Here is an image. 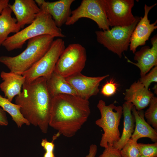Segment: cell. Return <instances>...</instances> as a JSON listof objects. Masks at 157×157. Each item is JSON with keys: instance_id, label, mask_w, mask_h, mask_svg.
Wrapping results in <instances>:
<instances>
[{"instance_id": "6da1fadb", "label": "cell", "mask_w": 157, "mask_h": 157, "mask_svg": "<svg viewBox=\"0 0 157 157\" xmlns=\"http://www.w3.org/2000/svg\"><path fill=\"white\" fill-rule=\"evenodd\" d=\"M46 82L47 78L43 77L31 82L25 81L22 91L15 98V104L20 106L24 118L44 133L48 130L53 98Z\"/></svg>"}, {"instance_id": "7a4b0ae2", "label": "cell", "mask_w": 157, "mask_h": 157, "mask_svg": "<svg viewBox=\"0 0 157 157\" xmlns=\"http://www.w3.org/2000/svg\"><path fill=\"white\" fill-rule=\"evenodd\" d=\"M88 100L77 95L62 94L53 98L49 126L58 136H74L87 121L91 113Z\"/></svg>"}, {"instance_id": "3957f363", "label": "cell", "mask_w": 157, "mask_h": 157, "mask_svg": "<svg viewBox=\"0 0 157 157\" xmlns=\"http://www.w3.org/2000/svg\"><path fill=\"white\" fill-rule=\"evenodd\" d=\"M44 35L62 38L66 36L60 28L55 24L51 16L41 9L34 20L24 29L8 36L2 46L8 51L22 48L27 41L33 38Z\"/></svg>"}, {"instance_id": "277c9868", "label": "cell", "mask_w": 157, "mask_h": 157, "mask_svg": "<svg viewBox=\"0 0 157 157\" xmlns=\"http://www.w3.org/2000/svg\"><path fill=\"white\" fill-rule=\"evenodd\" d=\"M55 37L49 35L38 36L28 40L26 48L13 57L0 56V63L10 72L22 75L41 58L49 49Z\"/></svg>"}, {"instance_id": "5b68a950", "label": "cell", "mask_w": 157, "mask_h": 157, "mask_svg": "<svg viewBox=\"0 0 157 157\" xmlns=\"http://www.w3.org/2000/svg\"><path fill=\"white\" fill-rule=\"evenodd\" d=\"M97 106L101 116L95 123L104 131L100 145L105 148L108 145L113 146L120 138L119 127L122 114V107L114 104L106 105L105 102L101 99L99 101Z\"/></svg>"}, {"instance_id": "8992f818", "label": "cell", "mask_w": 157, "mask_h": 157, "mask_svg": "<svg viewBox=\"0 0 157 157\" xmlns=\"http://www.w3.org/2000/svg\"><path fill=\"white\" fill-rule=\"evenodd\" d=\"M140 17H137L135 22L128 26H116L106 30L95 32L97 41L120 58L127 51L132 34Z\"/></svg>"}, {"instance_id": "52a82bcc", "label": "cell", "mask_w": 157, "mask_h": 157, "mask_svg": "<svg viewBox=\"0 0 157 157\" xmlns=\"http://www.w3.org/2000/svg\"><path fill=\"white\" fill-rule=\"evenodd\" d=\"M86 60V50L84 47L77 43L69 44L60 56L53 72L66 78L81 72Z\"/></svg>"}, {"instance_id": "ba28073f", "label": "cell", "mask_w": 157, "mask_h": 157, "mask_svg": "<svg viewBox=\"0 0 157 157\" xmlns=\"http://www.w3.org/2000/svg\"><path fill=\"white\" fill-rule=\"evenodd\" d=\"M65 48V43L62 38L54 40L44 55L22 74L25 78V82H31L41 77L47 79L49 77L53 72L57 62Z\"/></svg>"}, {"instance_id": "9c48e42d", "label": "cell", "mask_w": 157, "mask_h": 157, "mask_svg": "<svg viewBox=\"0 0 157 157\" xmlns=\"http://www.w3.org/2000/svg\"><path fill=\"white\" fill-rule=\"evenodd\" d=\"M85 18L94 21L102 30L110 29L102 0H83L80 5L71 12L65 24L73 25L80 19Z\"/></svg>"}, {"instance_id": "30bf717a", "label": "cell", "mask_w": 157, "mask_h": 157, "mask_svg": "<svg viewBox=\"0 0 157 157\" xmlns=\"http://www.w3.org/2000/svg\"><path fill=\"white\" fill-rule=\"evenodd\" d=\"M110 26H128L135 21L137 16L132 12L133 0H102Z\"/></svg>"}, {"instance_id": "8fae6325", "label": "cell", "mask_w": 157, "mask_h": 157, "mask_svg": "<svg viewBox=\"0 0 157 157\" xmlns=\"http://www.w3.org/2000/svg\"><path fill=\"white\" fill-rule=\"evenodd\" d=\"M109 76V75L107 74L102 76L90 77L80 72L65 78L76 92L78 96L83 99L88 100L91 97L98 93L100 83Z\"/></svg>"}, {"instance_id": "7c38bea8", "label": "cell", "mask_w": 157, "mask_h": 157, "mask_svg": "<svg viewBox=\"0 0 157 157\" xmlns=\"http://www.w3.org/2000/svg\"><path fill=\"white\" fill-rule=\"evenodd\" d=\"M156 4V3L151 6L144 5V15L140 17L130 38V49L133 53L136 51L138 47L145 44L152 33L157 28V20L150 24V21L148 18L149 12Z\"/></svg>"}, {"instance_id": "4fadbf2b", "label": "cell", "mask_w": 157, "mask_h": 157, "mask_svg": "<svg viewBox=\"0 0 157 157\" xmlns=\"http://www.w3.org/2000/svg\"><path fill=\"white\" fill-rule=\"evenodd\" d=\"M151 47L145 46L134 53V59L136 63L128 62L138 67L140 71L141 77L145 76L154 67L157 66V36H154L151 39Z\"/></svg>"}, {"instance_id": "5bb4252c", "label": "cell", "mask_w": 157, "mask_h": 157, "mask_svg": "<svg viewBox=\"0 0 157 157\" xmlns=\"http://www.w3.org/2000/svg\"><path fill=\"white\" fill-rule=\"evenodd\" d=\"M41 8L51 17L56 26L60 28L65 24L71 15V6L74 0H60L49 2L44 0H35Z\"/></svg>"}, {"instance_id": "9a60e30c", "label": "cell", "mask_w": 157, "mask_h": 157, "mask_svg": "<svg viewBox=\"0 0 157 157\" xmlns=\"http://www.w3.org/2000/svg\"><path fill=\"white\" fill-rule=\"evenodd\" d=\"M8 6L14 13L21 28L31 24L41 10L34 0H15L12 4H9Z\"/></svg>"}, {"instance_id": "2e32d148", "label": "cell", "mask_w": 157, "mask_h": 157, "mask_svg": "<svg viewBox=\"0 0 157 157\" xmlns=\"http://www.w3.org/2000/svg\"><path fill=\"white\" fill-rule=\"evenodd\" d=\"M154 97V94L138 80L126 90L124 99L132 104L136 109L139 111L148 106Z\"/></svg>"}, {"instance_id": "e0dca14e", "label": "cell", "mask_w": 157, "mask_h": 157, "mask_svg": "<svg viewBox=\"0 0 157 157\" xmlns=\"http://www.w3.org/2000/svg\"><path fill=\"white\" fill-rule=\"evenodd\" d=\"M0 76L3 81L0 84L1 90L5 97L12 102L15 96L21 93V88L25 81V78L22 75L3 71L1 72Z\"/></svg>"}, {"instance_id": "ac0fdd59", "label": "cell", "mask_w": 157, "mask_h": 157, "mask_svg": "<svg viewBox=\"0 0 157 157\" xmlns=\"http://www.w3.org/2000/svg\"><path fill=\"white\" fill-rule=\"evenodd\" d=\"M131 112L135 119V127L131 138L138 140L141 138H147L154 142H157V130L145 121L143 110H138L133 106Z\"/></svg>"}, {"instance_id": "d6986e66", "label": "cell", "mask_w": 157, "mask_h": 157, "mask_svg": "<svg viewBox=\"0 0 157 157\" xmlns=\"http://www.w3.org/2000/svg\"><path fill=\"white\" fill-rule=\"evenodd\" d=\"M133 106L131 103L125 102L122 105L124 125L122 135L119 140L115 143L113 146L120 151L126 142L131 138L135 127V119L131 109Z\"/></svg>"}, {"instance_id": "ffe728a7", "label": "cell", "mask_w": 157, "mask_h": 157, "mask_svg": "<svg viewBox=\"0 0 157 157\" xmlns=\"http://www.w3.org/2000/svg\"><path fill=\"white\" fill-rule=\"evenodd\" d=\"M46 83L48 90L53 98L62 94L77 96L76 92L65 78L54 72L47 79Z\"/></svg>"}, {"instance_id": "44dd1931", "label": "cell", "mask_w": 157, "mask_h": 157, "mask_svg": "<svg viewBox=\"0 0 157 157\" xmlns=\"http://www.w3.org/2000/svg\"><path fill=\"white\" fill-rule=\"evenodd\" d=\"M12 13L8 6L0 14V47L10 33H15L20 30L16 19L12 16Z\"/></svg>"}, {"instance_id": "7402d4cb", "label": "cell", "mask_w": 157, "mask_h": 157, "mask_svg": "<svg viewBox=\"0 0 157 157\" xmlns=\"http://www.w3.org/2000/svg\"><path fill=\"white\" fill-rule=\"evenodd\" d=\"M0 107L11 116L18 128H21L24 124L28 126L30 125L22 115L20 106L12 103L0 94Z\"/></svg>"}, {"instance_id": "603a6c76", "label": "cell", "mask_w": 157, "mask_h": 157, "mask_svg": "<svg viewBox=\"0 0 157 157\" xmlns=\"http://www.w3.org/2000/svg\"><path fill=\"white\" fill-rule=\"evenodd\" d=\"M147 122L157 130V98L154 97L151 99L149 107L144 113Z\"/></svg>"}, {"instance_id": "cb8c5ba5", "label": "cell", "mask_w": 157, "mask_h": 157, "mask_svg": "<svg viewBox=\"0 0 157 157\" xmlns=\"http://www.w3.org/2000/svg\"><path fill=\"white\" fill-rule=\"evenodd\" d=\"M138 140L130 138L120 151L122 157H140Z\"/></svg>"}, {"instance_id": "d4e9b609", "label": "cell", "mask_w": 157, "mask_h": 157, "mask_svg": "<svg viewBox=\"0 0 157 157\" xmlns=\"http://www.w3.org/2000/svg\"><path fill=\"white\" fill-rule=\"evenodd\" d=\"M140 157H157V142L152 144L138 143Z\"/></svg>"}, {"instance_id": "484cf974", "label": "cell", "mask_w": 157, "mask_h": 157, "mask_svg": "<svg viewBox=\"0 0 157 157\" xmlns=\"http://www.w3.org/2000/svg\"><path fill=\"white\" fill-rule=\"evenodd\" d=\"M118 85L113 78L107 81L101 89V93L107 97H111L114 95L117 92Z\"/></svg>"}, {"instance_id": "4316f807", "label": "cell", "mask_w": 157, "mask_h": 157, "mask_svg": "<svg viewBox=\"0 0 157 157\" xmlns=\"http://www.w3.org/2000/svg\"><path fill=\"white\" fill-rule=\"evenodd\" d=\"M145 76L141 77L139 81L147 89L153 82H157V66L153 67Z\"/></svg>"}, {"instance_id": "83f0119b", "label": "cell", "mask_w": 157, "mask_h": 157, "mask_svg": "<svg viewBox=\"0 0 157 157\" xmlns=\"http://www.w3.org/2000/svg\"><path fill=\"white\" fill-rule=\"evenodd\" d=\"M99 157H122L120 151L113 146L108 145Z\"/></svg>"}, {"instance_id": "f1b7e54d", "label": "cell", "mask_w": 157, "mask_h": 157, "mask_svg": "<svg viewBox=\"0 0 157 157\" xmlns=\"http://www.w3.org/2000/svg\"><path fill=\"white\" fill-rule=\"evenodd\" d=\"M8 124L6 113L0 107V126H7Z\"/></svg>"}, {"instance_id": "f546056e", "label": "cell", "mask_w": 157, "mask_h": 157, "mask_svg": "<svg viewBox=\"0 0 157 157\" xmlns=\"http://www.w3.org/2000/svg\"><path fill=\"white\" fill-rule=\"evenodd\" d=\"M97 150V147L95 144H91L90 146L89 153L86 157H95Z\"/></svg>"}, {"instance_id": "4dcf8cb0", "label": "cell", "mask_w": 157, "mask_h": 157, "mask_svg": "<svg viewBox=\"0 0 157 157\" xmlns=\"http://www.w3.org/2000/svg\"><path fill=\"white\" fill-rule=\"evenodd\" d=\"M9 2V0H0V14L5 8L8 6Z\"/></svg>"}, {"instance_id": "1f68e13d", "label": "cell", "mask_w": 157, "mask_h": 157, "mask_svg": "<svg viewBox=\"0 0 157 157\" xmlns=\"http://www.w3.org/2000/svg\"><path fill=\"white\" fill-rule=\"evenodd\" d=\"M43 157H55V156L53 152H45Z\"/></svg>"}]
</instances>
